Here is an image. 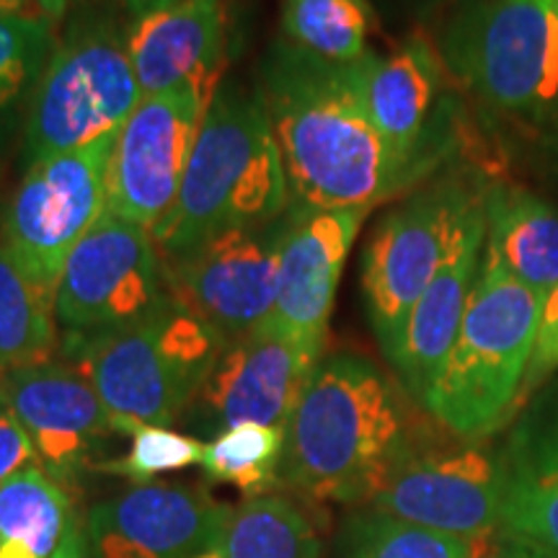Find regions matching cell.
<instances>
[{
	"instance_id": "obj_22",
	"label": "cell",
	"mask_w": 558,
	"mask_h": 558,
	"mask_svg": "<svg viewBox=\"0 0 558 558\" xmlns=\"http://www.w3.org/2000/svg\"><path fill=\"white\" fill-rule=\"evenodd\" d=\"M73 518L70 492L41 465L0 486V558H52Z\"/></svg>"
},
{
	"instance_id": "obj_29",
	"label": "cell",
	"mask_w": 558,
	"mask_h": 558,
	"mask_svg": "<svg viewBox=\"0 0 558 558\" xmlns=\"http://www.w3.org/2000/svg\"><path fill=\"white\" fill-rule=\"evenodd\" d=\"M488 541H465L373 512L352 530L347 558H488Z\"/></svg>"
},
{
	"instance_id": "obj_28",
	"label": "cell",
	"mask_w": 558,
	"mask_h": 558,
	"mask_svg": "<svg viewBox=\"0 0 558 558\" xmlns=\"http://www.w3.org/2000/svg\"><path fill=\"white\" fill-rule=\"evenodd\" d=\"M282 450L284 432L264 424H239L205 442L199 465L215 484H230L248 497H259L279 484Z\"/></svg>"
},
{
	"instance_id": "obj_30",
	"label": "cell",
	"mask_w": 558,
	"mask_h": 558,
	"mask_svg": "<svg viewBox=\"0 0 558 558\" xmlns=\"http://www.w3.org/2000/svg\"><path fill=\"white\" fill-rule=\"evenodd\" d=\"M128 437L132 439L128 456L101 460L94 469L128 478L135 486L150 484L160 473L181 471L194 463H202V452H205L202 439L171 432L169 427H156V424H137Z\"/></svg>"
},
{
	"instance_id": "obj_40",
	"label": "cell",
	"mask_w": 558,
	"mask_h": 558,
	"mask_svg": "<svg viewBox=\"0 0 558 558\" xmlns=\"http://www.w3.org/2000/svg\"><path fill=\"white\" fill-rule=\"evenodd\" d=\"M488 558H497V556H488Z\"/></svg>"
},
{
	"instance_id": "obj_8",
	"label": "cell",
	"mask_w": 558,
	"mask_h": 558,
	"mask_svg": "<svg viewBox=\"0 0 558 558\" xmlns=\"http://www.w3.org/2000/svg\"><path fill=\"white\" fill-rule=\"evenodd\" d=\"M484 197L465 179H439L399 202L375 226L362 254V292L388 360L401 344L411 308Z\"/></svg>"
},
{
	"instance_id": "obj_18",
	"label": "cell",
	"mask_w": 558,
	"mask_h": 558,
	"mask_svg": "<svg viewBox=\"0 0 558 558\" xmlns=\"http://www.w3.org/2000/svg\"><path fill=\"white\" fill-rule=\"evenodd\" d=\"M369 209L292 207L279 246L277 300L264 324L324 352L341 269Z\"/></svg>"
},
{
	"instance_id": "obj_20",
	"label": "cell",
	"mask_w": 558,
	"mask_h": 558,
	"mask_svg": "<svg viewBox=\"0 0 558 558\" xmlns=\"http://www.w3.org/2000/svg\"><path fill=\"white\" fill-rule=\"evenodd\" d=\"M484 243L486 209L481 202L465 218L448 259L442 262L427 290L411 308L401 333V344L390 357V365L399 373L403 390L422 407L458 339L460 324H463L473 284L478 277Z\"/></svg>"
},
{
	"instance_id": "obj_32",
	"label": "cell",
	"mask_w": 558,
	"mask_h": 558,
	"mask_svg": "<svg viewBox=\"0 0 558 558\" xmlns=\"http://www.w3.org/2000/svg\"><path fill=\"white\" fill-rule=\"evenodd\" d=\"M41 465L29 432L0 390V486L16 473Z\"/></svg>"
},
{
	"instance_id": "obj_2",
	"label": "cell",
	"mask_w": 558,
	"mask_h": 558,
	"mask_svg": "<svg viewBox=\"0 0 558 558\" xmlns=\"http://www.w3.org/2000/svg\"><path fill=\"white\" fill-rule=\"evenodd\" d=\"M411 448L393 383L357 354H331L313 369L284 429L279 484L329 505H373Z\"/></svg>"
},
{
	"instance_id": "obj_1",
	"label": "cell",
	"mask_w": 558,
	"mask_h": 558,
	"mask_svg": "<svg viewBox=\"0 0 558 558\" xmlns=\"http://www.w3.org/2000/svg\"><path fill=\"white\" fill-rule=\"evenodd\" d=\"M292 207L373 209L414 184L369 120L360 62L337 65L277 41L259 68Z\"/></svg>"
},
{
	"instance_id": "obj_36",
	"label": "cell",
	"mask_w": 558,
	"mask_h": 558,
	"mask_svg": "<svg viewBox=\"0 0 558 558\" xmlns=\"http://www.w3.org/2000/svg\"><path fill=\"white\" fill-rule=\"evenodd\" d=\"M32 5H37L39 13H41V16H45V19L58 21V19L65 16L70 0H32Z\"/></svg>"
},
{
	"instance_id": "obj_21",
	"label": "cell",
	"mask_w": 558,
	"mask_h": 558,
	"mask_svg": "<svg viewBox=\"0 0 558 558\" xmlns=\"http://www.w3.org/2000/svg\"><path fill=\"white\" fill-rule=\"evenodd\" d=\"M484 209L486 246L546 300L558 284V207L522 186H494Z\"/></svg>"
},
{
	"instance_id": "obj_38",
	"label": "cell",
	"mask_w": 558,
	"mask_h": 558,
	"mask_svg": "<svg viewBox=\"0 0 558 558\" xmlns=\"http://www.w3.org/2000/svg\"><path fill=\"white\" fill-rule=\"evenodd\" d=\"M401 3H407L409 9H418V11H427V9H435V5L442 3V0H401Z\"/></svg>"
},
{
	"instance_id": "obj_17",
	"label": "cell",
	"mask_w": 558,
	"mask_h": 558,
	"mask_svg": "<svg viewBox=\"0 0 558 558\" xmlns=\"http://www.w3.org/2000/svg\"><path fill=\"white\" fill-rule=\"evenodd\" d=\"M0 390L29 432L41 469L73 492L104 439L117 435L86 375L75 365L50 360L5 375Z\"/></svg>"
},
{
	"instance_id": "obj_27",
	"label": "cell",
	"mask_w": 558,
	"mask_h": 558,
	"mask_svg": "<svg viewBox=\"0 0 558 558\" xmlns=\"http://www.w3.org/2000/svg\"><path fill=\"white\" fill-rule=\"evenodd\" d=\"M52 21L41 13L0 16V145L29 111L32 96L54 52Z\"/></svg>"
},
{
	"instance_id": "obj_26",
	"label": "cell",
	"mask_w": 558,
	"mask_h": 558,
	"mask_svg": "<svg viewBox=\"0 0 558 558\" xmlns=\"http://www.w3.org/2000/svg\"><path fill=\"white\" fill-rule=\"evenodd\" d=\"M375 26L369 0H282L284 41L337 65H354Z\"/></svg>"
},
{
	"instance_id": "obj_13",
	"label": "cell",
	"mask_w": 558,
	"mask_h": 558,
	"mask_svg": "<svg viewBox=\"0 0 558 558\" xmlns=\"http://www.w3.org/2000/svg\"><path fill=\"white\" fill-rule=\"evenodd\" d=\"M205 101L190 88L145 96L117 135L107 213L153 230L179 197Z\"/></svg>"
},
{
	"instance_id": "obj_35",
	"label": "cell",
	"mask_w": 558,
	"mask_h": 558,
	"mask_svg": "<svg viewBox=\"0 0 558 558\" xmlns=\"http://www.w3.org/2000/svg\"><path fill=\"white\" fill-rule=\"evenodd\" d=\"M86 3H120L122 9H128L132 13V19H137L143 16V13L158 9V5L171 3V0H86Z\"/></svg>"
},
{
	"instance_id": "obj_39",
	"label": "cell",
	"mask_w": 558,
	"mask_h": 558,
	"mask_svg": "<svg viewBox=\"0 0 558 558\" xmlns=\"http://www.w3.org/2000/svg\"><path fill=\"white\" fill-rule=\"evenodd\" d=\"M192 558H222L220 550H209V554H199V556H192Z\"/></svg>"
},
{
	"instance_id": "obj_16",
	"label": "cell",
	"mask_w": 558,
	"mask_h": 558,
	"mask_svg": "<svg viewBox=\"0 0 558 558\" xmlns=\"http://www.w3.org/2000/svg\"><path fill=\"white\" fill-rule=\"evenodd\" d=\"M233 507L181 484H145L88 512L96 558H192L220 550Z\"/></svg>"
},
{
	"instance_id": "obj_12",
	"label": "cell",
	"mask_w": 558,
	"mask_h": 558,
	"mask_svg": "<svg viewBox=\"0 0 558 558\" xmlns=\"http://www.w3.org/2000/svg\"><path fill=\"white\" fill-rule=\"evenodd\" d=\"M288 213L267 226L222 230L190 254L163 262L171 295L226 341L259 329L275 311Z\"/></svg>"
},
{
	"instance_id": "obj_6",
	"label": "cell",
	"mask_w": 558,
	"mask_h": 558,
	"mask_svg": "<svg viewBox=\"0 0 558 558\" xmlns=\"http://www.w3.org/2000/svg\"><path fill=\"white\" fill-rule=\"evenodd\" d=\"M437 50L494 117L558 132V0H463Z\"/></svg>"
},
{
	"instance_id": "obj_15",
	"label": "cell",
	"mask_w": 558,
	"mask_h": 558,
	"mask_svg": "<svg viewBox=\"0 0 558 558\" xmlns=\"http://www.w3.org/2000/svg\"><path fill=\"white\" fill-rule=\"evenodd\" d=\"M320 360V349L262 324L228 341L190 409L197 411L202 429L264 424L284 432Z\"/></svg>"
},
{
	"instance_id": "obj_5",
	"label": "cell",
	"mask_w": 558,
	"mask_h": 558,
	"mask_svg": "<svg viewBox=\"0 0 558 558\" xmlns=\"http://www.w3.org/2000/svg\"><path fill=\"white\" fill-rule=\"evenodd\" d=\"M543 303L484 243L458 339L424 399V409L445 429L463 439H484L512 416Z\"/></svg>"
},
{
	"instance_id": "obj_24",
	"label": "cell",
	"mask_w": 558,
	"mask_h": 558,
	"mask_svg": "<svg viewBox=\"0 0 558 558\" xmlns=\"http://www.w3.org/2000/svg\"><path fill=\"white\" fill-rule=\"evenodd\" d=\"M499 533L501 541H527L558 556V435L509 465Z\"/></svg>"
},
{
	"instance_id": "obj_19",
	"label": "cell",
	"mask_w": 558,
	"mask_h": 558,
	"mask_svg": "<svg viewBox=\"0 0 558 558\" xmlns=\"http://www.w3.org/2000/svg\"><path fill=\"white\" fill-rule=\"evenodd\" d=\"M226 0H171L130 21L128 47L143 96L190 88L209 107L226 65Z\"/></svg>"
},
{
	"instance_id": "obj_10",
	"label": "cell",
	"mask_w": 558,
	"mask_h": 558,
	"mask_svg": "<svg viewBox=\"0 0 558 558\" xmlns=\"http://www.w3.org/2000/svg\"><path fill=\"white\" fill-rule=\"evenodd\" d=\"M171 298L150 230L104 213L70 251L54 288L65 337H94L137 324Z\"/></svg>"
},
{
	"instance_id": "obj_33",
	"label": "cell",
	"mask_w": 558,
	"mask_h": 558,
	"mask_svg": "<svg viewBox=\"0 0 558 558\" xmlns=\"http://www.w3.org/2000/svg\"><path fill=\"white\" fill-rule=\"evenodd\" d=\"M52 558H88V535L83 522L75 518H70L68 530H65V538H62L58 554Z\"/></svg>"
},
{
	"instance_id": "obj_3",
	"label": "cell",
	"mask_w": 558,
	"mask_h": 558,
	"mask_svg": "<svg viewBox=\"0 0 558 558\" xmlns=\"http://www.w3.org/2000/svg\"><path fill=\"white\" fill-rule=\"evenodd\" d=\"M290 186L259 88L222 83L202 117L179 197L150 235L171 262L230 228H254L290 209Z\"/></svg>"
},
{
	"instance_id": "obj_37",
	"label": "cell",
	"mask_w": 558,
	"mask_h": 558,
	"mask_svg": "<svg viewBox=\"0 0 558 558\" xmlns=\"http://www.w3.org/2000/svg\"><path fill=\"white\" fill-rule=\"evenodd\" d=\"M32 13V0H0V16H21Z\"/></svg>"
},
{
	"instance_id": "obj_25",
	"label": "cell",
	"mask_w": 558,
	"mask_h": 558,
	"mask_svg": "<svg viewBox=\"0 0 558 558\" xmlns=\"http://www.w3.org/2000/svg\"><path fill=\"white\" fill-rule=\"evenodd\" d=\"M222 558H318L311 520L288 497L259 494L233 507L220 543Z\"/></svg>"
},
{
	"instance_id": "obj_7",
	"label": "cell",
	"mask_w": 558,
	"mask_h": 558,
	"mask_svg": "<svg viewBox=\"0 0 558 558\" xmlns=\"http://www.w3.org/2000/svg\"><path fill=\"white\" fill-rule=\"evenodd\" d=\"M130 24L109 11L81 13L58 45L24 124V163L78 150L120 132L145 99L128 47Z\"/></svg>"
},
{
	"instance_id": "obj_23",
	"label": "cell",
	"mask_w": 558,
	"mask_h": 558,
	"mask_svg": "<svg viewBox=\"0 0 558 558\" xmlns=\"http://www.w3.org/2000/svg\"><path fill=\"white\" fill-rule=\"evenodd\" d=\"M58 344L54 292L26 275L0 243V380L50 362Z\"/></svg>"
},
{
	"instance_id": "obj_31",
	"label": "cell",
	"mask_w": 558,
	"mask_h": 558,
	"mask_svg": "<svg viewBox=\"0 0 558 558\" xmlns=\"http://www.w3.org/2000/svg\"><path fill=\"white\" fill-rule=\"evenodd\" d=\"M556 367H558V284L550 290L546 303H543L538 333H535L533 357H530L525 380H522L518 407L541 386L543 380L548 378L550 373H554Z\"/></svg>"
},
{
	"instance_id": "obj_4",
	"label": "cell",
	"mask_w": 558,
	"mask_h": 558,
	"mask_svg": "<svg viewBox=\"0 0 558 558\" xmlns=\"http://www.w3.org/2000/svg\"><path fill=\"white\" fill-rule=\"evenodd\" d=\"M228 341L169 298L150 316L94 337H65L70 365L86 375L117 435L169 427L192 407Z\"/></svg>"
},
{
	"instance_id": "obj_34",
	"label": "cell",
	"mask_w": 558,
	"mask_h": 558,
	"mask_svg": "<svg viewBox=\"0 0 558 558\" xmlns=\"http://www.w3.org/2000/svg\"><path fill=\"white\" fill-rule=\"evenodd\" d=\"M497 558H558L550 550L535 546V543L518 541V538H505L497 550Z\"/></svg>"
},
{
	"instance_id": "obj_11",
	"label": "cell",
	"mask_w": 558,
	"mask_h": 558,
	"mask_svg": "<svg viewBox=\"0 0 558 558\" xmlns=\"http://www.w3.org/2000/svg\"><path fill=\"white\" fill-rule=\"evenodd\" d=\"M509 463L481 439L411 448L373 501V512L465 541L499 530Z\"/></svg>"
},
{
	"instance_id": "obj_9",
	"label": "cell",
	"mask_w": 558,
	"mask_h": 558,
	"mask_svg": "<svg viewBox=\"0 0 558 558\" xmlns=\"http://www.w3.org/2000/svg\"><path fill=\"white\" fill-rule=\"evenodd\" d=\"M111 132L78 150L26 166L3 215V246L34 282L54 292L70 251L78 246L109 199Z\"/></svg>"
},
{
	"instance_id": "obj_14",
	"label": "cell",
	"mask_w": 558,
	"mask_h": 558,
	"mask_svg": "<svg viewBox=\"0 0 558 558\" xmlns=\"http://www.w3.org/2000/svg\"><path fill=\"white\" fill-rule=\"evenodd\" d=\"M362 94L369 120L383 140L418 181L435 169L450 148V101L437 45L411 34L388 54L367 52L360 60Z\"/></svg>"
}]
</instances>
